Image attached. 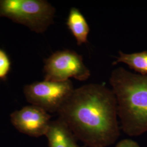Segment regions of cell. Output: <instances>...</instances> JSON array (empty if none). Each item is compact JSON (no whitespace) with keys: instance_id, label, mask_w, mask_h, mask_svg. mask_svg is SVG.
I'll use <instances>...</instances> for the list:
<instances>
[{"instance_id":"1","label":"cell","mask_w":147,"mask_h":147,"mask_svg":"<svg viewBox=\"0 0 147 147\" xmlns=\"http://www.w3.org/2000/svg\"><path fill=\"white\" fill-rule=\"evenodd\" d=\"M57 114L86 147H109L120 135L116 96L103 84L74 89Z\"/></svg>"},{"instance_id":"2","label":"cell","mask_w":147,"mask_h":147,"mask_svg":"<svg viewBox=\"0 0 147 147\" xmlns=\"http://www.w3.org/2000/svg\"><path fill=\"white\" fill-rule=\"evenodd\" d=\"M109 82L116 96L118 116L123 131L129 136L147 132V75L115 69Z\"/></svg>"},{"instance_id":"3","label":"cell","mask_w":147,"mask_h":147,"mask_svg":"<svg viewBox=\"0 0 147 147\" xmlns=\"http://www.w3.org/2000/svg\"><path fill=\"white\" fill-rule=\"evenodd\" d=\"M55 8L45 0H0V16L44 33L53 22Z\"/></svg>"},{"instance_id":"4","label":"cell","mask_w":147,"mask_h":147,"mask_svg":"<svg viewBox=\"0 0 147 147\" xmlns=\"http://www.w3.org/2000/svg\"><path fill=\"white\" fill-rule=\"evenodd\" d=\"M44 73L45 80L54 82L66 81L70 78L84 81L90 76L82 56L69 49L57 51L46 59Z\"/></svg>"},{"instance_id":"5","label":"cell","mask_w":147,"mask_h":147,"mask_svg":"<svg viewBox=\"0 0 147 147\" xmlns=\"http://www.w3.org/2000/svg\"><path fill=\"white\" fill-rule=\"evenodd\" d=\"M70 80L63 82L44 80L26 85L24 94L31 105L42 108L47 113H57L74 90Z\"/></svg>"},{"instance_id":"6","label":"cell","mask_w":147,"mask_h":147,"mask_svg":"<svg viewBox=\"0 0 147 147\" xmlns=\"http://www.w3.org/2000/svg\"><path fill=\"white\" fill-rule=\"evenodd\" d=\"M13 125L21 133L33 137L45 136L51 117L47 111L35 105L24 107L11 115Z\"/></svg>"},{"instance_id":"7","label":"cell","mask_w":147,"mask_h":147,"mask_svg":"<svg viewBox=\"0 0 147 147\" xmlns=\"http://www.w3.org/2000/svg\"><path fill=\"white\" fill-rule=\"evenodd\" d=\"M45 136L49 147H86L79 146L68 126L58 118L51 121Z\"/></svg>"},{"instance_id":"8","label":"cell","mask_w":147,"mask_h":147,"mask_svg":"<svg viewBox=\"0 0 147 147\" xmlns=\"http://www.w3.org/2000/svg\"><path fill=\"white\" fill-rule=\"evenodd\" d=\"M66 24L79 46L88 42L89 25L79 9L76 7L70 8Z\"/></svg>"},{"instance_id":"9","label":"cell","mask_w":147,"mask_h":147,"mask_svg":"<svg viewBox=\"0 0 147 147\" xmlns=\"http://www.w3.org/2000/svg\"><path fill=\"white\" fill-rule=\"evenodd\" d=\"M124 63L130 69L142 75H147V50L139 53H126L119 51V57L112 65Z\"/></svg>"},{"instance_id":"10","label":"cell","mask_w":147,"mask_h":147,"mask_svg":"<svg viewBox=\"0 0 147 147\" xmlns=\"http://www.w3.org/2000/svg\"><path fill=\"white\" fill-rule=\"evenodd\" d=\"M11 68L10 58L4 50L0 49V80H5Z\"/></svg>"},{"instance_id":"11","label":"cell","mask_w":147,"mask_h":147,"mask_svg":"<svg viewBox=\"0 0 147 147\" xmlns=\"http://www.w3.org/2000/svg\"><path fill=\"white\" fill-rule=\"evenodd\" d=\"M116 147H141L135 141L131 139H124L118 142Z\"/></svg>"}]
</instances>
